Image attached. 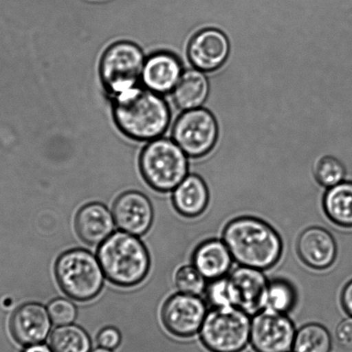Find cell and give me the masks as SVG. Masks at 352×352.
I'll return each mask as SVG.
<instances>
[{
    "label": "cell",
    "mask_w": 352,
    "mask_h": 352,
    "mask_svg": "<svg viewBox=\"0 0 352 352\" xmlns=\"http://www.w3.org/2000/svg\"><path fill=\"white\" fill-rule=\"evenodd\" d=\"M323 208L334 224L352 228V182L343 181L329 188L323 198Z\"/></svg>",
    "instance_id": "21"
},
{
    "label": "cell",
    "mask_w": 352,
    "mask_h": 352,
    "mask_svg": "<svg viewBox=\"0 0 352 352\" xmlns=\"http://www.w3.org/2000/svg\"><path fill=\"white\" fill-rule=\"evenodd\" d=\"M337 245L333 235L322 228L306 229L297 241V252L309 267L326 270L333 264L337 256Z\"/></svg>",
    "instance_id": "16"
},
{
    "label": "cell",
    "mask_w": 352,
    "mask_h": 352,
    "mask_svg": "<svg viewBox=\"0 0 352 352\" xmlns=\"http://www.w3.org/2000/svg\"><path fill=\"white\" fill-rule=\"evenodd\" d=\"M313 173L321 186L329 189L344 181L346 169L344 163L337 157L322 155L314 160Z\"/></svg>",
    "instance_id": "25"
},
{
    "label": "cell",
    "mask_w": 352,
    "mask_h": 352,
    "mask_svg": "<svg viewBox=\"0 0 352 352\" xmlns=\"http://www.w3.org/2000/svg\"><path fill=\"white\" fill-rule=\"evenodd\" d=\"M91 352H112L111 350H108V349H104V348H98V349H96V350H94V351H91Z\"/></svg>",
    "instance_id": "33"
},
{
    "label": "cell",
    "mask_w": 352,
    "mask_h": 352,
    "mask_svg": "<svg viewBox=\"0 0 352 352\" xmlns=\"http://www.w3.org/2000/svg\"><path fill=\"white\" fill-rule=\"evenodd\" d=\"M232 257L224 241L210 240L198 245L192 256V263L201 275L214 280L227 274L230 270Z\"/></svg>",
    "instance_id": "20"
},
{
    "label": "cell",
    "mask_w": 352,
    "mask_h": 352,
    "mask_svg": "<svg viewBox=\"0 0 352 352\" xmlns=\"http://www.w3.org/2000/svg\"><path fill=\"white\" fill-rule=\"evenodd\" d=\"M223 241L234 261L245 267L267 270L281 258L283 242L278 232L259 219L244 217L226 226Z\"/></svg>",
    "instance_id": "2"
},
{
    "label": "cell",
    "mask_w": 352,
    "mask_h": 352,
    "mask_svg": "<svg viewBox=\"0 0 352 352\" xmlns=\"http://www.w3.org/2000/svg\"><path fill=\"white\" fill-rule=\"evenodd\" d=\"M341 303L345 312L352 317V280L345 285L342 292Z\"/></svg>",
    "instance_id": "31"
},
{
    "label": "cell",
    "mask_w": 352,
    "mask_h": 352,
    "mask_svg": "<svg viewBox=\"0 0 352 352\" xmlns=\"http://www.w3.org/2000/svg\"><path fill=\"white\" fill-rule=\"evenodd\" d=\"M296 302V292L292 283L283 279H275L268 283L264 309L286 314Z\"/></svg>",
    "instance_id": "24"
},
{
    "label": "cell",
    "mask_w": 352,
    "mask_h": 352,
    "mask_svg": "<svg viewBox=\"0 0 352 352\" xmlns=\"http://www.w3.org/2000/svg\"><path fill=\"white\" fill-rule=\"evenodd\" d=\"M74 225L81 241L88 245H97L111 236L114 231L115 220L104 204L91 203L78 211Z\"/></svg>",
    "instance_id": "17"
},
{
    "label": "cell",
    "mask_w": 352,
    "mask_h": 352,
    "mask_svg": "<svg viewBox=\"0 0 352 352\" xmlns=\"http://www.w3.org/2000/svg\"><path fill=\"white\" fill-rule=\"evenodd\" d=\"M10 327L15 340L29 346L46 340L51 329V319L47 309L42 304L29 302L15 311Z\"/></svg>",
    "instance_id": "15"
},
{
    "label": "cell",
    "mask_w": 352,
    "mask_h": 352,
    "mask_svg": "<svg viewBox=\"0 0 352 352\" xmlns=\"http://www.w3.org/2000/svg\"><path fill=\"white\" fill-rule=\"evenodd\" d=\"M184 71L182 60L170 50H156L146 57L142 85L160 95L172 94Z\"/></svg>",
    "instance_id": "12"
},
{
    "label": "cell",
    "mask_w": 352,
    "mask_h": 352,
    "mask_svg": "<svg viewBox=\"0 0 352 352\" xmlns=\"http://www.w3.org/2000/svg\"><path fill=\"white\" fill-rule=\"evenodd\" d=\"M234 306L249 316L264 309L268 282L261 270L241 266L228 276Z\"/></svg>",
    "instance_id": "14"
},
{
    "label": "cell",
    "mask_w": 352,
    "mask_h": 352,
    "mask_svg": "<svg viewBox=\"0 0 352 352\" xmlns=\"http://www.w3.org/2000/svg\"><path fill=\"white\" fill-rule=\"evenodd\" d=\"M54 273L61 290L77 302H90L104 287L105 276L100 263L84 249H72L60 254Z\"/></svg>",
    "instance_id": "6"
},
{
    "label": "cell",
    "mask_w": 352,
    "mask_h": 352,
    "mask_svg": "<svg viewBox=\"0 0 352 352\" xmlns=\"http://www.w3.org/2000/svg\"><path fill=\"white\" fill-rule=\"evenodd\" d=\"M51 321L56 326H66L74 322L77 319L78 311L76 306L70 300L57 298L50 302L47 306Z\"/></svg>",
    "instance_id": "28"
},
{
    "label": "cell",
    "mask_w": 352,
    "mask_h": 352,
    "mask_svg": "<svg viewBox=\"0 0 352 352\" xmlns=\"http://www.w3.org/2000/svg\"><path fill=\"white\" fill-rule=\"evenodd\" d=\"M331 338L320 324H307L296 331L293 352H331Z\"/></svg>",
    "instance_id": "23"
},
{
    "label": "cell",
    "mask_w": 352,
    "mask_h": 352,
    "mask_svg": "<svg viewBox=\"0 0 352 352\" xmlns=\"http://www.w3.org/2000/svg\"><path fill=\"white\" fill-rule=\"evenodd\" d=\"M111 101L116 127L132 141L148 143L163 138L170 128L172 111L168 102L142 85Z\"/></svg>",
    "instance_id": "1"
},
{
    "label": "cell",
    "mask_w": 352,
    "mask_h": 352,
    "mask_svg": "<svg viewBox=\"0 0 352 352\" xmlns=\"http://www.w3.org/2000/svg\"><path fill=\"white\" fill-rule=\"evenodd\" d=\"M50 348L53 352H89L91 340L83 328L76 324H66L56 328L50 335Z\"/></svg>",
    "instance_id": "22"
},
{
    "label": "cell",
    "mask_w": 352,
    "mask_h": 352,
    "mask_svg": "<svg viewBox=\"0 0 352 352\" xmlns=\"http://www.w3.org/2000/svg\"><path fill=\"white\" fill-rule=\"evenodd\" d=\"M208 190L203 177L190 174L173 193V204L177 213L187 218L199 217L208 204Z\"/></svg>",
    "instance_id": "19"
},
{
    "label": "cell",
    "mask_w": 352,
    "mask_h": 352,
    "mask_svg": "<svg viewBox=\"0 0 352 352\" xmlns=\"http://www.w3.org/2000/svg\"><path fill=\"white\" fill-rule=\"evenodd\" d=\"M207 314L206 304L199 296L179 293L164 303L162 320L169 333L190 338L200 331Z\"/></svg>",
    "instance_id": "10"
},
{
    "label": "cell",
    "mask_w": 352,
    "mask_h": 352,
    "mask_svg": "<svg viewBox=\"0 0 352 352\" xmlns=\"http://www.w3.org/2000/svg\"><path fill=\"white\" fill-rule=\"evenodd\" d=\"M144 51L131 41H118L102 53L98 74L109 100L142 85Z\"/></svg>",
    "instance_id": "5"
},
{
    "label": "cell",
    "mask_w": 352,
    "mask_h": 352,
    "mask_svg": "<svg viewBox=\"0 0 352 352\" xmlns=\"http://www.w3.org/2000/svg\"><path fill=\"white\" fill-rule=\"evenodd\" d=\"M296 333L286 314L263 309L252 320L250 343L256 352H289Z\"/></svg>",
    "instance_id": "9"
},
{
    "label": "cell",
    "mask_w": 352,
    "mask_h": 352,
    "mask_svg": "<svg viewBox=\"0 0 352 352\" xmlns=\"http://www.w3.org/2000/svg\"><path fill=\"white\" fill-rule=\"evenodd\" d=\"M113 217L121 231L142 236L151 228L153 217L152 203L139 191H127L116 198L113 205Z\"/></svg>",
    "instance_id": "13"
},
{
    "label": "cell",
    "mask_w": 352,
    "mask_h": 352,
    "mask_svg": "<svg viewBox=\"0 0 352 352\" xmlns=\"http://www.w3.org/2000/svg\"><path fill=\"white\" fill-rule=\"evenodd\" d=\"M336 338L342 346L352 347V317L344 319L338 324Z\"/></svg>",
    "instance_id": "30"
},
{
    "label": "cell",
    "mask_w": 352,
    "mask_h": 352,
    "mask_svg": "<svg viewBox=\"0 0 352 352\" xmlns=\"http://www.w3.org/2000/svg\"><path fill=\"white\" fill-rule=\"evenodd\" d=\"M174 282L180 293L199 296L206 290V278L194 265H186L177 270Z\"/></svg>",
    "instance_id": "26"
},
{
    "label": "cell",
    "mask_w": 352,
    "mask_h": 352,
    "mask_svg": "<svg viewBox=\"0 0 352 352\" xmlns=\"http://www.w3.org/2000/svg\"><path fill=\"white\" fill-rule=\"evenodd\" d=\"M189 157L173 139L160 138L146 143L139 157L145 182L160 193L170 192L189 173Z\"/></svg>",
    "instance_id": "4"
},
{
    "label": "cell",
    "mask_w": 352,
    "mask_h": 352,
    "mask_svg": "<svg viewBox=\"0 0 352 352\" xmlns=\"http://www.w3.org/2000/svg\"><path fill=\"white\" fill-rule=\"evenodd\" d=\"M206 294L208 303L214 307H234L228 278L212 280Z\"/></svg>",
    "instance_id": "27"
},
{
    "label": "cell",
    "mask_w": 352,
    "mask_h": 352,
    "mask_svg": "<svg viewBox=\"0 0 352 352\" xmlns=\"http://www.w3.org/2000/svg\"><path fill=\"white\" fill-rule=\"evenodd\" d=\"M98 259L106 278L121 288H132L144 281L151 258L144 243L124 231L113 232L98 250Z\"/></svg>",
    "instance_id": "3"
},
{
    "label": "cell",
    "mask_w": 352,
    "mask_h": 352,
    "mask_svg": "<svg viewBox=\"0 0 352 352\" xmlns=\"http://www.w3.org/2000/svg\"><path fill=\"white\" fill-rule=\"evenodd\" d=\"M99 346L113 350L120 344L122 335L120 331L115 327H106L99 331L97 337Z\"/></svg>",
    "instance_id": "29"
},
{
    "label": "cell",
    "mask_w": 352,
    "mask_h": 352,
    "mask_svg": "<svg viewBox=\"0 0 352 352\" xmlns=\"http://www.w3.org/2000/svg\"><path fill=\"white\" fill-rule=\"evenodd\" d=\"M219 128L217 119L208 109L183 111L172 129V139L190 159L201 158L217 144Z\"/></svg>",
    "instance_id": "8"
},
{
    "label": "cell",
    "mask_w": 352,
    "mask_h": 352,
    "mask_svg": "<svg viewBox=\"0 0 352 352\" xmlns=\"http://www.w3.org/2000/svg\"><path fill=\"white\" fill-rule=\"evenodd\" d=\"M210 91L207 74L191 67L184 69L179 83L170 95L174 105L183 112L204 107Z\"/></svg>",
    "instance_id": "18"
},
{
    "label": "cell",
    "mask_w": 352,
    "mask_h": 352,
    "mask_svg": "<svg viewBox=\"0 0 352 352\" xmlns=\"http://www.w3.org/2000/svg\"><path fill=\"white\" fill-rule=\"evenodd\" d=\"M230 54V42L223 32L215 28H204L188 40L186 54L191 67L212 73L220 69Z\"/></svg>",
    "instance_id": "11"
},
{
    "label": "cell",
    "mask_w": 352,
    "mask_h": 352,
    "mask_svg": "<svg viewBox=\"0 0 352 352\" xmlns=\"http://www.w3.org/2000/svg\"><path fill=\"white\" fill-rule=\"evenodd\" d=\"M251 324L239 307H214L201 324V344L210 352H242L250 343Z\"/></svg>",
    "instance_id": "7"
},
{
    "label": "cell",
    "mask_w": 352,
    "mask_h": 352,
    "mask_svg": "<svg viewBox=\"0 0 352 352\" xmlns=\"http://www.w3.org/2000/svg\"><path fill=\"white\" fill-rule=\"evenodd\" d=\"M23 352H53V351L46 344H36L29 345Z\"/></svg>",
    "instance_id": "32"
}]
</instances>
